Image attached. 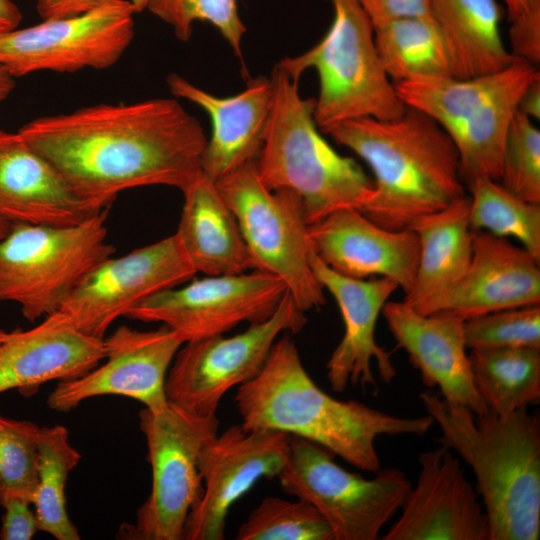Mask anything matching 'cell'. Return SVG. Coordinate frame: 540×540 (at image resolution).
Masks as SVG:
<instances>
[{
  "instance_id": "obj_1",
  "label": "cell",
  "mask_w": 540,
  "mask_h": 540,
  "mask_svg": "<svg viewBox=\"0 0 540 540\" xmlns=\"http://www.w3.org/2000/svg\"><path fill=\"white\" fill-rule=\"evenodd\" d=\"M18 132L98 209L138 187L184 190L202 171L208 140L199 121L172 98L87 106L36 118Z\"/></svg>"
},
{
  "instance_id": "obj_2",
  "label": "cell",
  "mask_w": 540,
  "mask_h": 540,
  "mask_svg": "<svg viewBox=\"0 0 540 540\" xmlns=\"http://www.w3.org/2000/svg\"><path fill=\"white\" fill-rule=\"evenodd\" d=\"M247 429H268L314 442L368 472L380 469L379 436L426 434L434 420L398 417L354 400H338L307 373L290 333L272 346L258 374L234 397Z\"/></svg>"
},
{
  "instance_id": "obj_3",
  "label": "cell",
  "mask_w": 540,
  "mask_h": 540,
  "mask_svg": "<svg viewBox=\"0 0 540 540\" xmlns=\"http://www.w3.org/2000/svg\"><path fill=\"white\" fill-rule=\"evenodd\" d=\"M325 133L371 169L374 194L362 212L385 229H408L467 195L454 143L417 109L392 119H350Z\"/></svg>"
},
{
  "instance_id": "obj_4",
  "label": "cell",
  "mask_w": 540,
  "mask_h": 540,
  "mask_svg": "<svg viewBox=\"0 0 540 540\" xmlns=\"http://www.w3.org/2000/svg\"><path fill=\"white\" fill-rule=\"evenodd\" d=\"M420 399L441 430L435 441L472 469L489 522V540H538L540 418L522 407L476 415L432 391Z\"/></svg>"
},
{
  "instance_id": "obj_5",
  "label": "cell",
  "mask_w": 540,
  "mask_h": 540,
  "mask_svg": "<svg viewBox=\"0 0 540 540\" xmlns=\"http://www.w3.org/2000/svg\"><path fill=\"white\" fill-rule=\"evenodd\" d=\"M271 80L272 107L256 160L262 183L296 194L308 226L338 210L362 212L373 197V179L322 137L314 120L315 99L301 97L299 79L277 65Z\"/></svg>"
},
{
  "instance_id": "obj_6",
  "label": "cell",
  "mask_w": 540,
  "mask_h": 540,
  "mask_svg": "<svg viewBox=\"0 0 540 540\" xmlns=\"http://www.w3.org/2000/svg\"><path fill=\"white\" fill-rule=\"evenodd\" d=\"M328 1L333 19L324 37L305 53L286 57L278 65L297 79L307 69L316 70L319 94L314 120L324 133L350 119L400 116L406 106L382 68L374 27L359 0Z\"/></svg>"
},
{
  "instance_id": "obj_7",
  "label": "cell",
  "mask_w": 540,
  "mask_h": 540,
  "mask_svg": "<svg viewBox=\"0 0 540 540\" xmlns=\"http://www.w3.org/2000/svg\"><path fill=\"white\" fill-rule=\"evenodd\" d=\"M108 208L73 225L13 224L0 240V302L33 322L58 312L98 264L113 256Z\"/></svg>"
},
{
  "instance_id": "obj_8",
  "label": "cell",
  "mask_w": 540,
  "mask_h": 540,
  "mask_svg": "<svg viewBox=\"0 0 540 540\" xmlns=\"http://www.w3.org/2000/svg\"><path fill=\"white\" fill-rule=\"evenodd\" d=\"M215 182L236 217L254 268L282 280L302 311L321 308L325 290L310 264L313 248L299 197L268 189L256 161Z\"/></svg>"
},
{
  "instance_id": "obj_9",
  "label": "cell",
  "mask_w": 540,
  "mask_h": 540,
  "mask_svg": "<svg viewBox=\"0 0 540 540\" xmlns=\"http://www.w3.org/2000/svg\"><path fill=\"white\" fill-rule=\"evenodd\" d=\"M139 426L148 450L152 487L134 523H125L119 538L183 540L187 517L203 493L199 455L218 433L216 416L200 417L171 403L143 407Z\"/></svg>"
},
{
  "instance_id": "obj_10",
  "label": "cell",
  "mask_w": 540,
  "mask_h": 540,
  "mask_svg": "<svg viewBox=\"0 0 540 540\" xmlns=\"http://www.w3.org/2000/svg\"><path fill=\"white\" fill-rule=\"evenodd\" d=\"M335 455L306 439L291 436L282 490L312 504L330 525L335 540H377L401 508L412 485L394 468L365 478L339 466Z\"/></svg>"
},
{
  "instance_id": "obj_11",
  "label": "cell",
  "mask_w": 540,
  "mask_h": 540,
  "mask_svg": "<svg viewBox=\"0 0 540 540\" xmlns=\"http://www.w3.org/2000/svg\"><path fill=\"white\" fill-rule=\"evenodd\" d=\"M306 323L305 312L287 292L269 318L241 333L185 342L167 373V401L200 417L216 416L224 395L258 374L277 339L299 333Z\"/></svg>"
},
{
  "instance_id": "obj_12",
  "label": "cell",
  "mask_w": 540,
  "mask_h": 540,
  "mask_svg": "<svg viewBox=\"0 0 540 540\" xmlns=\"http://www.w3.org/2000/svg\"><path fill=\"white\" fill-rule=\"evenodd\" d=\"M135 14L128 0H115L80 15L0 32V67L14 78L109 68L133 40Z\"/></svg>"
},
{
  "instance_id": "obj_13",
  "label": "cell",
  "mask_w": 540,
  "mask_h": 540,
  "mask_svg": "<svg viewBox=\"0 0 540 540\" xmlns=\"http://www.w3.org/2000/svg\"><path fill=\"white\" fill-rule=\"evenodd\" d=\"M287 292L282 280L258 269L205 275L149 297L126 317L162 323L188 342L266 320Z\"/></svg>"
},
{
  "instance_id": "obj_14",
  "label": "cell",
  "mask_w": 540,
  "mask_h": 540,
  "mask_svg": "<svg viewBox=\"0 0 540 540\" xmlns=\"http://www.w3.org/2000/svg\"><path fill=\"white\" fill-rule=\"evenodd\" d=\"M197 274L175 234L109 257L75 287L59 311L81 332L105 338L113 322L149 297Z\"/></svg>"
},
{
  "instance_id": "obj_15",
  "label": "cell",
  "mask_w": 540,
  "mask_h": 540,
  "mask_svg": "<svg viewBox=\"0 0 540 540\" xmlns=\"http://www.w3.org/2000/svg\"><path fill=\"white\" fill-rule=\"evenodd\" d=\"M290 438L284 432L236 424L209 439L199 455L203 493L187 517L183 539H224L232 505L260 479L278 477Z\"/></svg>"
},
{
  "instance_id": "obj_16",
  "label": "cell",
  "mask_w": 540,
  "mask_h": 540,
  "mask_svg": "<svg viewBox=\"0 0 540 540\" xmlns=\"http://www.w3.org/2000/svg\"><path fill=\"white\" fill-rule=\"evenodd\" d=\"M104 340L106 361L83 376L60 381L48 396L49 408L68 412L104 395L128 397L153 410L164 407L167 373L185 343L182 337L165 325L152 331L120 326Z\"/></svg>"
},
{
  "instance_id": "obj_17",
  "label": "cell",
  "mask_w": 540,
  "mask_h": 540,
  "mask_svg": "<svg viewBox=\"0 0 540 540\" xmlns=\"http://www.w3.org/2000/svg\"><path fill=\"white\" fill-rule=\"evenodd\" d=\"M416 486L384 540H489V522L477 492L448 447L423 452Z\"/></svg>"
},
{
  "instance_id": "obj_18",
  "label": "cell",
  "mask_w": 540,
  "mask_h": 540,
  "mask_svg": "<svg viewBox=\"0 0 540 540\" xmlns=\"http://www.w3.org/2000/svg\"><path fill=\"white\" fill-rule=\"evenodd\" d=\"M310 264L324 290L335 299L344 323L343 337L326 364L332 390L343 392L352 384L377 391L373 362L381 380L391 383L396 376L392 353L377 343L375 330L384 305L398 285L385 277L356 279L341 275L315 252L311 254Z\"/></svg>"
},
{
  "instance_id": "obj_19",
  "label": "cell",
  "mask_w": 540,
  "mask_h": 540,
  "mask_svg": "<svg viewBox=\"0 0 540 540\" xmlns=\"http://www.w3.org/2000/svg\"><path fill=\"white\" fill-rule=\"evenodd\" d=\"M315 254L335 272L356 279L385 277L405 294L413 287L419 242L411 229L388 230L357 209L338 210L308 226Z\"/></svg>"
},
{
  "instance_id": "obj_20",
  "label": "cell",
  "mask_w": 540,
  "mask_h": 540,
  "mask_svg": "<svg viewBox=\"0 0 540 540\" xmlns=\"http://www.w3.org/2000/svg\"><path fill=\"white\" fill-rule=\"evenodd\" d=\"M381 313L425 386L438 387L444 399L476 415L488 411L474 383L462 318L444 312L424 315L404 300L387 301Z\"/></svg>"
},
{
  "instance_id": "obj_21",
  "label": "cell",
  "mask_w": 540,
  "mask_h": 540,
  "mask_svg": "<svg viewBox=\"0 0 540 540\" xmlns=\"http://www.w3.org/2000/svg\"><path fill=\"white\" fill-rule=\"evenodd\" d=\"M540 261L507 238L472 230V256L460 280L428 310L463 320L540 303Z\"/></svg>"
},
{
  "instance_id": "obj_22",
  "label": "cell",
  "mask_w": 540,
  "mask_h": 540,
  "mask_svg": "<svg viewBox=\"0 0 540 540\" xmlns=\"http://www.w3.org/2000/svg\"><path fill=\"white\" fill-rule=\"evenodd\" d=\"M106 356L104 338L89 336L61 311L35 327L9 332L0 346V393L17 389L29 396L49 381L85 375Z\"/></svg>"
},
{
  "instance_id": "obj_23",
  "label": "cell",
  "mask_w": 540,
  "mask_h": 540,
  "mask_svg": "<svg viewBox=\"0 0 540 540\" xmlns=\"http://www.w3.org/2000/svg\"><path fill=\"white\" fill-rule=\"evenodd\" d=\"M166 81L174 96L200 106L211 119V137L202 156L203 173L217 181L257 160L272 107L271 77L250 79L242 92L222 98L177 74L169 75Z\"/></svg>"
},
{
  "instance_id": "obj_24",
  "label": "cell",
  "mask_w": 540,
  "mask_h": 540,
  "mask_svg": "<svg viewBox=\"0 0 540 540\" xmlns=\"http://www.w3.org/2000/svg\"><path fill=\"white\" fill-rule=\"evenodd\" d=\"M20 133L0 129V218L11 224L67 226L96 215Z\"/></svg>"
},
{
  "instance_id": "obj_25",
  "label": "cell",
  "mask_w": 540,
  "mask_h": 540,
  "mask_svg": "<svg viewBox=\"0 0 540 540\" xmlns=\"http://www.w3.org/2000/svg\"><path fill=\"white\" fill-rule=\"evenodd\" d=\"M178 243L196 272L239 274L255 269L236 217L216 182L201 171L181 191Z\"/></svg>"
},
{
  "instance_id": "obj_26",
  "label": "cell",
  "mask_w": 540,
  "mask_h": 540,
  "mask_svg": "<svg viewBox=\"0 0 540 540\" xmlns=\"http://www.w3.org/2000/svg\"><path fill=\"white\" fill-rule=\"evenodd\" d=\"M470 197L419 217L409 227L419 242V258L412 289L404 301L427 314L466 272L472 256L469 224Z\"/></svg>"
},
{
  "instance_id": "obj_27",
  "label": "cell",
  "mask_w": 540,
  "mask_h": 540,
  "mask_svg": "<svg viewBox=\"0 0 540 540\" xmlns=\"http://www.w3.org/2000/svg\"><path fill=\"white\" fill-rule=\"evenodd\" d=\"M430 8L448 47L453 77L492 73L516 60L501 37L505 11L498 0H430Z\"/></svg>"
},
{
  "instance_id": "obj_28",
  "label": "cell",
  "mask_w": 540,
  "mask_h": 540,
  "mask_svg": "<svg viewBox=\"0 0 540 540\" xmlns=\"http://www.w3.org/2000/svg\"><path fill=\"white\" fill-rule=\"evenodd\" d=\"M538 76V68L525 62L505 88L449 135L457 149L466 186L477 177L499 181L508 129L523 92Z\"/></svg>"
},
{
  "instance_id": "obj_29",
  "label": "cell",
  "mask_w": 540,
  "mask_h": 540,
  "mask_svg": "<svg viewBox=\"0 0 540 540\" xmlns=\"http://www.w3.org/2000/svg\"><path fill=\"white\" fill-rule=\"evenodd\" d=\"M524 62L516 59L498 71L471 78L420 76L393 84L406 107L423 112L450 135L505 88Z\"/></svg>"
},
{
  "instance_id": "obj_30",
  "label": "cell",
  "mask_w": 540,
  "mask_h": 540,
  "mask_svg": "<svg viewBox=\"0 0 540 540\" xmlns=\"http://www.w3.org/2000/svg\"><path fill=\"white\" fill-rule=\"evenodd\" d=\"M469 359L478 393L492 412L508 415L539 402L540 348H477Z\"/></svg>"
},
{
  "instance_id": "obj_31",
  "label": "cell",
  "mask_w": 540,
  "mask_h": 540,
  "mask_svg": "<svg viewBox=\"0 0 540 540\" xmlns=\"http://www.w3.org/2000/svg\"><path fill=\"white\" fill-rule=\"evenodd\" d=\"M376 50L388 78L453 76L446 41L433 17H408L374 28Z\"/></svg>"
},
{
  "instance_id": "obj_32",
  "label": "cell",
  "mask_w": 540,
  "mask_h": 540,
  "mask_svg": "<svg viewBox=\"0 0 540 540\" xmlns=\"http://www.w3.org/2000/svg\"><path fill=\"white\" fill-rule=\"evenodd\" d=\"M38 483L32 506L39 531L58 540H79L80 535L66 509L65 488L81 454L71 445L62 425L40 428Z\"/></svg>"
},
{
  "instance_id": "obj_33",
  "label": "cell",
  "mask_w": 540,
  "mask_h": 540,
  "mask_svg": "<svg viewBox=\"0 0 540 540\" xmlns=\"http://www.w3.org/2000/svg\"><path fill=\"white\" fill-rule=\"evenodd\" d=\"M466 188L471 193V230L515 238L540 261V204L521 200L486 177L473 179Z\"/></svg>"
},
{
  "instance_id": "obj_34",
  "label": "cell",
  "mask_w": 540,
  "mask_h": 540,
  "mask_svg": "<svg viewBox=\"0 0 540 540\" xmlns=\"http://www.w3.org/2000/svg\"><path fill=\"white\" fill-rule=\"evenodd\" d=\"M238 540H335L328 522L303 499L266 497L241 524Z\"/></svg>"
},
{
  "instance_id": "obj_35",
  "label": "cell",
  "mask_w": 540,
  "mask_h": 540,
  "mask_svg": "<svg viewBox=\"0 0 540 540\" xmlns=\"http://www.w3.org/2000/svg\"><path fill=\"white\" fill-rule=\"evenodd\" d=\"M40 428L0 415V506L10 498L32 504L38 483Z\"/></svg>"
},
{
  "instance_id": "obj_36",
  "label": "cell",
  "mask_w": 540,
  "mask_h": 540,
  "mask_svg": "<svg viewBox=\"0 0 540 540\" xmlns=\"http://www.w3.org/2000/svg\"><path fill=\"white\" fill-rule=\"evenodd\" d=\"M146 9L167 23L181 41L191 38L195 22L212 24L242 59L246 27L239 15L238 0H147Z\"/></svg>"
},
{
  "instance_id": "obj_37",
  "label": "cell",
  "mask_w": 540,
  "mask_h": 540,
  "mask_svg": "<svg viewBox=\"0 0 540 540\" xmlns=\"http://www.w3.org/2000/svg\"><path fill=\"white\" fill-rule=\"evenodd\" d=\"M498 183L517 198L540 204V130L518 111L507 132Z\"/></svg>"
},
{
  "instance_id": "obj_38",
  "label": "cell",
  "mask_w": 540,
  "mask_h": 540,
  "mask_svg": "<svg viewBox=\"0 0 540 540\" xmlns=\"http://www.w3.org/2000/svg\"><path fill=\"white\" fill-rule=\"evenodd\" d=\"M467 348H540V306L491 312L464 320Z\"/></svg>"
},
{
  "instance_id": "obj_39",
  "label": "cell",
  "mask_w": 540,
  "mask_h": 540,
  "mask_svg": "<svg viewBox=\"0 0 540 540\" xmlns=\"http://www.w3.org/2000/svg\"><path fill=\"white\" fill-rule=\"evenodd\" d=\"M509 22V52L515 59L537 67L540 62V0H530Z\"/></svg>"
},
{
  "instance_id": "obj_40",
  "label": "cell",
  "mask_w": 540,
  "mask_h": 540,
  "mask_svg": "<svg viewBox=\"0 0 540 540\" xmlns=\"http://www.w3.org/2000/svg\"><path fill=\"white\" fill-rule=\"evenodd\" d=\"M374 28L408 17H432L430 0H359Z\"/></svg>"
},
{
  "instance_id": "obj_41",
  "label": "cell",
  "mask_w": 540,
  "mask_h": 540,
  "mask_svg": "<svg viewBox=\"0 0 540 540\" xmlns=\"http://www.w3.org/2000/svg\"><path fill=\"white\" fill-rule=\"evenodd\" d=\"M31 503L19 499H7L0 529L1 540H30L39 531L38 522Z\"/></svg>"
},
{
  "instance_id": "obj_42",
  "label": "cell",
  "mask_w": 540,
  "mask_h": 540,
  "mask_svg": "<svg viewBox=\"0 0 540 540\" xmlns=\"http://www.w3.org/2000/svg\"><path fill=\"white\" fill-rule=\"evenodd\" d=\"M115 0H36L42 20L60 19L87 13Z\"/></svg>"
},
{
  "instance_id": "obj_43",
  "label": "cell",
  "mask_w": 540,
  "mask_h": 540,
  "mask_svg": "<svg viewBox=\"0 0 540 540\" xmlns=\"http://www.w3.org/2000/svg\"><path fill=\"white\" fill-rule=\"evenodd\" d=\"M518 112L526 115L530 119L540 118V76L536 77L526 87L519 104Z\"/></svg>"
},
{
  "instance_id": "obj_44",
  "label": "cell",
  "mask_w": 540,
  "mask_h": 540,
  "mask_svg": "<svg viewBox=\"0 0 540 540\" xmlns=\"http://www.w3.org/2000/svg\"><path fill=\"white\" fill-rule=\"evenodd\" d=\"M21 20V11L12 0H0V32L18 28Z\"/></svg>"
},
{
  "instance_id": "obj_45",
  "label": "cell",
  "mask_w": 540,
  "mask_h": 540,
  "mask_svg": "<svg viewBox=\"0 0 540 540\" xmlns=\"http://www.w3.org/2000/svg\"><path fill=\"white\" fill-rule=\"evenodd\" d=\"M502 3L508 21L520 14L530 0H499Z\"/></svg>"
},
{
  "instance_id": "obj_46",
  "label": "cell",
  "mask_w": 540,
  "mask_h": 540,
  "mask_svg": "<svg viewBox=\"0 0 540 540\" xmlns=\"http://www.w3.org/2000/svg\"><path fill=\"white\" fill-rule=\"evenodd\" d=\"M14 87V77L0 67V102L4 101L11 94Z\"/></svg>"
},
{
  "instance_id": "obj_47",
  "label": "cell",
  "mask_w": 540,
  "mask_h": 540,
  "mask_svg": "<svg viewBox=\"0 0 540 540\" xmlns=\"http://www.w3.org/2000/svg\"><path fill=\"white\" fill-rule=\"evenodd\" d=\"M13 224L0 218V240L7 236L12 229Z\"/></svg>"
},
{
  "instance_id": "obj_48",
  "label": "cell",
  "mask_w": 540,
  "mask_h": 540,
  "mask_svg": "<svg viewBox=\"0 0 540 540\" xmlns=\"http://www.w3.org/2000/svg\"><path fill=\"white\" fill-rule=\"evenodd\" d=\"M134 7L136 13L146 9L147 0H128Z\"/></svg>"
},
{
  "instance_id": "obj_49",
  "label": "cell",
  "mask_w": 540,
  "mask_h": 540,
  "mask_svg": "<svg viewBox=\"0 0 540 540\" xmlns=\"http://www.w3.org/2000/svg\"><path fill=\"white\" fill-rule=\"evenodd\" d=\"M8 335H9V332L0 330V346L7 339Z\"/></svg>"
}]
</instances>
